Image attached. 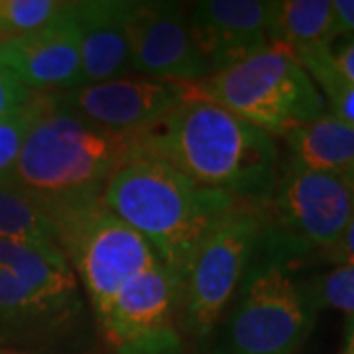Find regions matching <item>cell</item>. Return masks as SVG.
I'll return each mask as SVG.
<instances>
[{
  "label": "cell",
  "instance_id": "21",
  "mask_svg": "<svg viewBox=\"0 0 354 354\" xmlns=\"http://www.w3.org/2000/svg\"><path fill=\"white\" fill-rule=\"evenodd\" d=\"M51 104L53 93H34L12 114L0 120V176H4L12 167L28 132Z\"/></svg>",
  "mask_w": 354,
  "mask_h": 354
},
{
  "label": "cell",
  "instance_id": "10",
  "mask_svg": "<svg viewBox=\"0 0 354 354\" xmlns=\"http://www.w3.org/2000/svg\"><path fill=\"white\" fill-rule=\"evenodd\" d=\"M127 22L134 75L177 85H191L211 75L193 39L183 4L130 2Z\"/></svg>",
  "mask_w": 354,
  "mask_h": 354
},
{
  "label": "cell",
  "instance_id": "5",
  "mask_svg": "<svg viewBox=\"0 0 354 354\" xmlns=\"http://www.w3.org/2000/svg\"><path fill=\"white\" fill-rule=\"evenodd\" d=\"M315 309L283 262L281 244L266 232L241 286V297L223 325L213 354H297Z\"/></svg>",
  "mask_w": 354,
  "mask_h": 354
},
{
  "label": "cell",
  "instance_id": "6",
  "mask_svg": "<svg viewBox=\"0 0 354 354\" xmlns=\"http://www.w3.org/2000/svg\"><path fill=\"white\" fill-rule=\"evenodd\" d=\"M46 209L57 230L59 248L77 281L83 283L95 315H101L130 279L160 262L152 246L111 213L101 197Z\"/></svg>",
  "mask_w": 354,
  "mask_h": 354
},
{
  "label": "cell",
  "instance_id": "27",
  "mask_svg": "<svg viewBox=\"0 0 354 354\" xmlns=\"http://www.w3.org/2000/svg\"><path fill=\"white\" fill-rule=\"evenodd\" d=\"M330 53L342 77L354 83V38H342L339 46H330Z\"/></svg>",
  "mask_w": 354,
  "mask_h": 354
},
{
  "label": "cell",
  "instance_id": "3",
  "mask_svg": "<svg viewBox=\"0 0 354 354\" xmlns=\"http://www.w3.org/2000/svg\"><path fill=\"white\" fill-rule=\"evenodd\" d=\"M138 132L95 127L55 106V101L28 132L6 181L46 207L101 197L118 167L138 158Z\"/></svg>",
  "mask_w": 354,
  "mask_h": 354
},
{
  "label": "cell",
  "instance_id": "24",
  "mask_svg": "<svg viewBox=\"0 0 354 354\" xmlns=\"http://www.w3.org/2000/svg\"><path fill=\"white\" fill-rule=\"evenodd\" d=\"M32 95L34 93L30 88H26L8 69L0 67V120H4L8 114H12Z\"/></svg>",
  "mask_w": 354,
  "mask_h": 354
},
{
  "label": "cell",
  "instance_id": "17",
  "mask_svg": "<svg viewBox=\"0 0 354 354\" xmlns=\"http://www.w3.org/2000/svg\"><path fill=\"white\" fill-rule=\"evenodd\" d=\"M337 39L333 0H281L272 2L268 41L291 51L333 46Z\"/></svg>",
  "mask_w": 354,
  "mask_h": 354
},
{
  "label": "cell",
  "instance_id": "4",
  "mask_svg": "<svg viewBox=\"0 0 354 354\" xmlns=\"http://www.w3.org/2000/svg\"><path fill=\"white\" fill-rule=\"evenodd\" d=\"M181 87L183 99L218 104L272 138H283L327 111L321 91L297 55L276 44H268L225 71Z\"/></svg>",
  "mask_w": 354,
  "mask_h": 354
},
{
  "label": "cell",
  "instance_id": "9",
  "mask_svg": "<svg viewBox=\"0 0 354 354\" xmlns=\"http://www.w3.org/2000/svg\"><path fill=\"white\" fill-rule=\"evenodd\" d=\"M179 281L158 264L138 274L97 315L113 354H183L177 319Z\"/></svg>",
  "mask_w": 354,
  "mask_h": 354
},
{
  "label": "cell",
  "instance_id": "2",
  "mask_svg": "<svg viewBox=\"0 0 354 354\" xmlns=\"http://www.w3.org/2000/svg\"><path fill=\"white\" fill-rule=\"evenodd\" d=\"M102 205L152 246L160 264L181 281L193 254L241 199L197 185L176 167L138 156L114 171Z\"/></svg>",
  "mask_w": 354,
  "mask_h": 354
},
{
  "label": "cell",
  "instance_id": "29",
  "mask_svg": "<svg viewBox=\"0 0 354 354\" xmlns=\"http://www.w3.org/2000/svg\"><path fill=\"white\" fill-rule=\"evenodd\" d=\"M342 179H344V183H346V187L351 191V197H353L354 201V164L342 174Z\"/></svg>",
  "mask_w": 354,
  "mask_h": 354
},
{
  "label": "cell",
  "instance_id": "15",
  "mask_svg": "<svg viewBox=\"0 0 354 354\" xmlns=\"http://www.w3.org/2000/svg\"><path fill=\"white\" fill-rule=\"evenodd\" d=\"M0 266L20 281L57 325H65L81 313L79 281L64 252L0 241Z\"/></svg>",
  "mask_w": 354,
  "mask_h": 354
},
{
  "label": "cell",
  "instance_id": "7",
  "mask_svg": "<svg viewBox=\"0 0 354 354\" xmlns=\"http://www.w3.org/2000/svg\"><path fill=\"white\" fill-rule=\"evenodd\" d=\"M266 232L262 203H241L193 254L179 281V329L197 342L209 341L241 290Z\"/></svg>",
  "mask_w": 354,
  "mask_h": 354
},
{
  "label": "cell",
  "instance_id": "30",
  "mask_svg": "<svg viewBox=\"0 0 354 354\" xmlns=\"http://www.w3.org/2000/svg\"><path fill=\"white\" fill-rule=\"evenodd\" d=\"M0 354H26V353H16V351H8V348H0Z\"/></svg>",
  "mask_w": 354,
  "mask_h": 354
},
{
  "label": "cell",
  "instance_id": "31",
  "mask_svg": "<svg viewBox=\"0 0 354 354\" xmlns=\"http://www.w3.org/2000/svg\"><path fill=\"white\" fill-rule=\"evenodd\" d=\"M0 67H4V64H2V44H0Z\"/></svg>",
  "mask_w": 354,
  "mask_h": 354
},
{
  "label": "cell",
  "instance_id": "16",
  "mask_svg": "<svg viewBox=\"0 0 354 354\" xmlns=\"http://www.w3.org/2000/svg\"><path fill=\"white\" fill-rule=\"evenodd\" d=\"M293 162L315 171L342 176L354 164V128L329 111L286 136Z\"/></svg>",
  "mask_w": 354,
  "mask_h": 354
},
{
  "label": "cell",
  "instance_id": "14",
  "mask_svg": "<svg viewBox=\"0 0 354 354\" xmlns=\"http://www.w3.org/2000/svg\"><path fill=\"white\" fill-rule=\"evenodd\" d=\"M128 0L73 2L85 85L130 77Z\"/></svg>",
  "mask_w": 354,
  "mask_h": 354
},
{
  "label": "cell",
  "instance_id": "12",
  "mask_svg": "<svg viewBox=\"0 0 354 354\" xmlns=\"http://www.w3.org/2000/svg\"><path fill=\"white\" fill-rule=\"evenodd\" d=\"M2 64L32 93L85 87L73 2L51 22L24 38L2 44Z\"/></svg>",
  "mask_w": 354,
  "mask_h": 354
},
{
  "label": "cell",
  "instance_id": "13",
  "mask_svg": "<svg viewBox=\"0 0 354 354\" xmlns=\"http://www.w3.org/2000/svg\"><path fill=\"white\" fill-rule=\"evenodd\" d=\"M270 10L272 2L264 0H203L191 6V34L211 75L268 48Z\"/></svg>",
  "mask_w": 354,
  "mask_h": 354
},
{
  "label": "cell",
  "instance_id": "8",
  "mask_svg": "<svg viewBox=\"0 0 354 354\" xmlns=\"http://www.w3.org/2000/svg\"><path fill=\"white\" fill-rule=\"evenodd\" d=\"M264 211L276 221L278 230L268 228L286 248L329 250L354 215V201L339 174L315 171L290 160L279 176Z\"/></svg>",
  "mask_w": 354,
  "mask_h": 354
},
{
  "label": "cell",
  "instance_id": "25",
  "mask_svg": "<svg viewBox=\"0 0 354 354\" xmlns=\"http://www.w3.org/2000/svg\"><path fill=\"white\" fill-rule=\"evenodd\" d=\"M325 258L335 266L354 264V215L351 218V223L344 228L341 239L335 242V246H330L329 250L325 252Z\"/></svg>",
  "mask_w": 354,
  "mask_h": 354
},
{
  "label": "cell",
  "instance_id": "1",
  "mask_svg": "<svg viewBox=\"0 0 354 354\" xmlns=\"http://www.w3.org/2000/svg\"><path fill=\"white\" fill-rule=\"evenodd\" d=\"M136 136L140 156L162 160L197 185L241 201H268L278 181L274 138L213 102L183 99Z\"/></svg>",
  "mask_w": 354,
  "mask_h": 354
},
{
  "label": "cell",
  "instance_id": "23",
  "mask_svg": "<svg viewBox=\"0 0 354 354\" xmlns=\"http://www.w3.org/2000/svg\"><path fill=\"white\" fill-rule=\"evenodd\" d=\"M313 309L329 307L354 319V264L335 266L329 274L304 288Z\"/></svg>",
  "mask_w": 354,
  "mask_h": 354
},
{
  "label": "cell",
  "instance_id": "26",
  "mask_svg": "<svg viewBox=\"0 0 354 354\" xmlns=\"http://www.w3.org/2000/svg\"><path fill=\"white\" fill-rule=\"evenodd\" d=\"M337 39L354 38V0H333Z\"/></svg>",
  "mask_w": 354,
  "mask_h": 354
},
{
  "label": "cell",
  "instance_id": "22",
  "mask_svg": "<svg viewBox=\"0 0 354 354\" xmlns=\"http://www.w3.org/2000/svg\"><path fill=\"white\" fill-rule=\"evenodd\" d=\"M64 6V0H0V44L44 28Z\"/></svg>",
  "mask_w": 354,
  "mask_h": 354
},
{
  "label": "cell",
  "instance_id": "28",
  "mask_svg": "<svg viewBox=\"0 0 354 354\" xmlns=\"http://www.w3.org/2000/svg\"><path fill=\"white\" fill-rule=\"evenodd\" d=\"M342 354H354V319H348L346 337H344V348Z\"/></svg>",
  "mask_w": 354,
  "mask_h": 354
},
{
  "label": "cell",
  "instance_id": "18",
  "mask_svg": "<svg viewBox=\"0 0 354 354\" xmlns=\"http://www.w3.org/2000/svg\"><path fill=\"white\" fill-rule=\"evenodd\" d=\"M0 241L59 250L57 230L44 203L0 177Z\"/></svg>",
  "mask_w": 354,
  "mask_h": 354
},
{
  "label": "cell",
  "instance_id": "11",
  "mask_svg": "<svg viewBox=\"0 0 354 354\" xmlns=\"http://www.w3.org/2000/svg\"><path fill=\"white\" fill-rule=\"evenodd\" d=\"M55 106L114 132H140L183 101V87L148 77L114 81L53 93Z\"/></svg>",
  "mask_w": 354,
  "mask_h": 354
},
{
  "label": "cell",
  "instance_id": "20",
  "mask_svg": "<svg viewBox=\"0 0 354 354\" xmlns=\"http://www.w3.org/2000/svg\"><path fill=\"white\" fill-rule=\"evenodd\" d=\"M57 325L50 313L0 266V329H32Z\"/></svg>",
  "mask_w": 354,
  "mask_h": 354
},
{
  "label": "cell",
  "instance_id": "19",
  "mask_svg": "<svg viewBox=\"0 0 354 354\" xmlns=\"http://www.w3.org/2000/svg\"><path fill=\"white\" fill-rule=\"evenodd\" d=\"M321 91L327 111L354 128V83L344 79L333 62L330 46H313L293 51Z\"/></svg>",
  "mask_w": 354,
  "mask_h": 354
}]
</instances>
